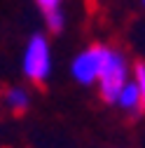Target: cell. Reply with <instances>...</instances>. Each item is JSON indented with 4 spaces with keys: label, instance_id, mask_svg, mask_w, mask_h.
<instances>
[{
    "label": "cell",
    "instance_id": "1",
    "mask_svg": "<svg viewBox=\"0 0 145 148\" xmlns=\"http://www.w3.org/2000/svg\"><path fill=\"white\" fill-rule=\"evenodd\" d=\"M126 75H129V66H126V59L117 49H112L110 59H108L103 73L98 75V85H101V97L108 103H115L117 97L122 94V89L126 87Z\"/></svg>",
    "mask_w": 145,
    "mask_h": 148
},
{
    "label": "cell",
    "instance_id": "2",
    "mask_svg": "<svg viewBox=\"0 0 145 148\" xmlns=\"http://www.w3.org/2000/svg\"><path fill=\"white\" fill-rule=\"evenodd\" d=\"M49 71H51L49 45L45 40V35H33L24 54V73L35 85H42L49 78Z\"/></svg>",
    "mask_w": 145,
    "mask_h": 148
},
{
    "label": "cell",
    "instance_id": "3",
    "mask_svg": "<svg viewBox=\"0 0 145 148\" xmlns=\"http://www.w3.org/2000/svg\"><path fill=\"white\" fill-rule=\"evenodd\" d=\"M112 49L105 47V45H91L89 49H84L80 57L72 61V75L75 80H80L82 85H89L98 80V75L103 73L108 59H110Z\"/></svg>",
    "mask_w": 145,
    "mask_h": 148
},
{
    "label": "cell",
    "instance_id": "4",
    "mask_svg": "<svg viewBox=\"0 0 145 148\" xmlns=\"http://www.w3.org/2000/svg\"><path fill=\"white\" fill-rule=\"evenodd\" d=\"M38 10L45 14L47 26H49L51 33H59L63 28V12H61V3L59 0H40Z\"/></svg>",
    "mask_w": 145,
    "mask_h": 148
},
{
    "label": "cell",
    "instance_id": "5",
    "mask_svg": "<svg viewBox=\"0 0 145 148\" xmlns=\"http://www.w3.org/2000/svg\"><path fill=\"white\" fill-rule=\"evenodd\" d=\"M117 103L129 110V113H138V110H143V101H140V92L133 82H126V87L122 89V94L117 97Z\"/></svg>",
    "mask_w": 145,
    "mask_h": 148
},
{
    "label": "cell",
    "instance_id": "6",
    "mask_svg": "<svg viewBox=\"0 0 145 148\" xmlns=\"http://www.w3.org/2000/svg\"><path fill=\"white\" fill-rule=\"evenodd\" d=\"M5 99H7V103L16 110V113H21V110L28 108V94H26L24 89H19V87H9L7 94H5Z\"/></svg>",
    "mask_w": 145,
    "mask_h": 148
},
{
    "label": "cell",
    "instance_id": "7",
    "mask_svg": "<svg viewBox=\"0 0 145 148\" xmlns=\"http://www.w3.org/2000/svg\"><path fill=\"white\" fill-rule=\"evenodd\" d=\"M136 87H138V92H140V101H143V108H145V61H138L136 64Z\"/></svg>",
    "mask_w": 145,
    "mask_h": 148
}]
</instances>
